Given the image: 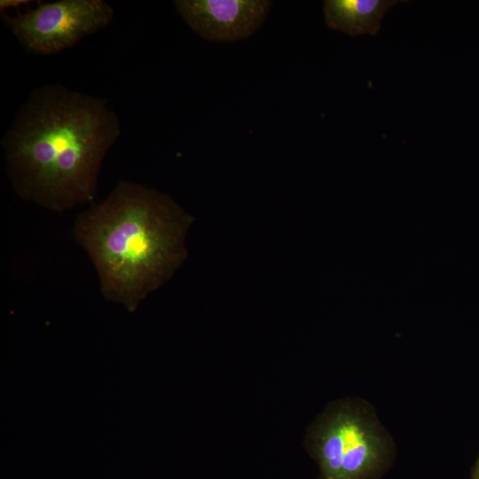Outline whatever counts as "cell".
<instances>
[{"mask_svg":"<svg viewBox=\"0 0 479 479\" xmlns=\"http://www.w3.org/2000/svg\"><path fill=\"white\" fill-rule=\"evenodd\" d=\"M120 134L119 117L104 98L58 83L35 89L1 142L13 190L57 213L92 202Z\"/></svg>","mask_w":479,"mask_h":479,"instance_id":"obj_1","label":"cell"},{"mask_svg":"<svg viewBox=\"0 0 479 479\" xmlns=\"http://www.w3.org/2000/svg\"><path fill=\"white\" fill-rule=\"evenodd\" d=\"M189 223L166 194L122 180L77 216L73 232L94 265L102 295L133 311L184 258Z\"/></svg>","mask_w":479,"mask_h":479,"instance_id":"obj_2","label":"cell"},{"mask_svg":"<svg viewBox=\"0 0 479 479\" xmlns=\"http://www.w3.org/2000/svg\"><path fill=\"white\" fill-rule=\"evenodd\" d=\"M306 448L320 479H377L389 467L393 441L369 403L345 398L331 403L310 425Z\"/></svg>","mask_w":479,"mask_h":479,"instance_id":"obj_3","label":"cell"},{"mask_svg":"<svg viewBox=\"0 0 479 479\" xmlns=\"http://www.w3.org/2000/svg\"><path fill=\"white\" fill-rule=\"evenodd\" d=\"M113 7L102 0H59L15 16L3 14L17 41L38 55L59 53L111 23Z\"/></svg>","mask_w":479,"mask_h":479,"instance_id":"obj_4","label":"cell"},{"mask_svg":"<svg viewBox=\"0 0 479 479\" xmlns=\"http://www.w3.org/2000/svg\"><path fill=\"white\" fill-rule=\"evenodd\" d=\"M185 22L204 39L233 43L251 36L264 22L270 0H176Z\"/></svg>","mask_w":479,"mask_h":479,"instance_id":"obj_5","label":"cell"},{"mask_svg":"<svg viewBox=\"0 0 479 479\" xmlns=\"http://www.w3.org/2000/svg\"><path fill=\"white\" fill-rule=\"evenodd\" d=\"M396 0H326L325 21L328 27L350 36L375 35L386 12Z\"/></svg>","mask_w":479,"mask_h":479,"instance_id":"obj_6","label":"cell"},{"mask_svg":"<svg viewBox=\"0 0 479 479\" xmlns=\"http://www.w3.org/2000/svg\"><path fill=\"white\" fill-rule=\"evenodd\" d=\"M31 1L29 0H1L0 1V10L4 12L6 9L12 7H19L21 5L28 4Z\"/></svg>","mask_w":479,"mask_h":479,"instance_id":"obj_7","label":"cell"},{"mask_svg":"<svg viewBox=\"0 0 479 479\" xmlns=\"http://www.w3.org/2000/svg\"><path fill=\"white\" fill-rule=\"evenodd\" d=\"M474 479H479V460L475 470Z\"/></svg>","mask_w":479,"mask_h":479,"instance_id":"obj_8","label":"cell"}]
</instances>
